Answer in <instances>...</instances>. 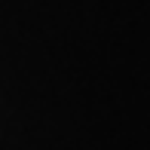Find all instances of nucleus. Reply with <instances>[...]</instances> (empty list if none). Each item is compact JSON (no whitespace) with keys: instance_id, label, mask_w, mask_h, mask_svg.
Returning <instances> with one entry per match:
<instances>
[]
</instances>
